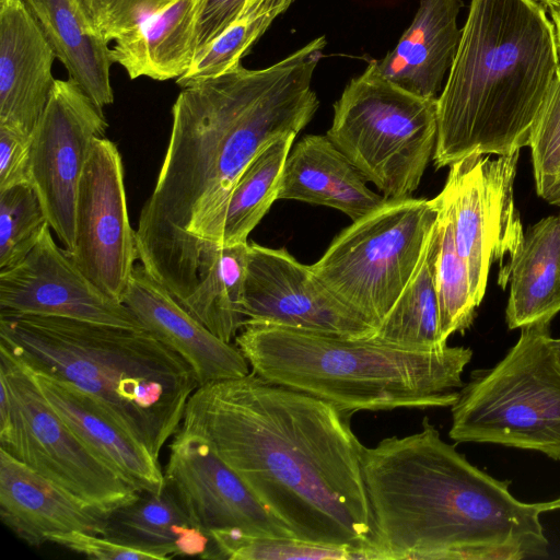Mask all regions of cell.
Instances as JSON below:
<instances>
[{"instance_id":"obj_19","label":"cell","mask_w":560,"mask_h":560,"mask_svg":"<svg viewBox=\"0 0 560 560\" xmlns=\"http://www.w3.org/2000/svg\"><path fill=\"white\" fill-rule=\"evenodd\" d=\"M0 515L23 541L39 547L73 530L105 534L106 516L0 448Z\"/></svg>"},{"instance_id":"obj_6","label":"cell","mask_w":560,"mask_h":560,"mask_svg":"<svg viewBox=\"0 0 560 560\" xmlns=\"http://www.w3.org/2000/svg\"><path fill=\"white\" fill-rule=\"evenodd\" d=\"M235 345L261 378L346 412L451 407L472 350L406 348L276 325L247 324Z\"/></svg>"},{"instance_id":"obj_11","label":"cell","mask_w":560,"mask_h":560,"mask_svg":"<svg viewBox=\"0 0 560 560\" xmlns=\"http://www.w3.org/2000/svg\"><path fill=\"white\" fill-rule=\"evenodd\" d=\"M518 152L490 158L472 152L450 165L443 191L450 200L457 250L464 259L477 305L483 299L490 267L501 269L524 231L514 206Z\"/></svg>"},{"instance_id":"obj_5","label":"cell","mask_w":560,"mask_h":560,"mask_svg":"<svg viewBox=\"0 0 560 560\" xmlns=\"http://www.w3.org/2000/svg\"><path fill=\"white\" fill-rule=\"evenodd\" d=\"M0 349L88 395L156 459L199 386L189 364L147 329L1 312Z\"/></svg>"},{"instance_id":"obj_34","label":"cell","mask_w":560,"mask_h":560,"mask_svg":"<svg viewBox=\"0 0 560 560\" xmlns=\"http://www.w3.org/2000/svg\"><path fill=\"white\" fill-rule=\"evenodd\" d=\"M537 194L560 205V69L529 133Z\"/></svg>"},{"instance_id":"obj_33","label":"cell","mask_w":560,"mask_h":560,"mask_svg":"<svg viewBox=\"0 0 560 560\" xmlns=\"http://www.w3.org/2000/svg\"><path fill=\"white\" fill-rule=\"evenodd\" d=\"M276 19L270 13L250 9L197 54L189 69L176 80L184 88L223 74L241 65V59Z\"/></svg>"},{"instance_id":"obj_36","label":"cell","mask_w":560,"mask_h":560,"mask_svg":"<svg viewBox=\"0 0 560 560\" xmlns=\"http://www.w3.org/2000/svg\"><path fill=\"white\" fill-rule=\"evenodd\" d=\"M48 541L90 559L160 560V558L152 552L129 546L117 539L101 534L73 530L69 533L51 535L48 538Z\"/></svg>"},{"instance_id":"obj_1","label":"cell","mask_w":560,"mask_h":560,"mask_svg":"<svg viewBox=\"0 0 560 560\" xmlns=\"http://www.w3.org/2000/svg\"><path fill=\"white\" fill-rule=\"evenodd\" d=\"M326 44L319 36L267 68L241 63L179 92L163 163L136 229L142 267L178 302L199 282L202 255L221 244L241 174L266 145L298 135L315 115L312 78Z\"/></svg>"},{"instance_id":"obj_15","label":"cell","mask_w":560,"mask_h":560,"mask_svg":"<svg viewBox=\"0 0 560 560\" xmlns=\"http://www.w3.org/2000/svg\"><path fill=\"white\" fill-rule=\"evenodd\" d=\"M47 225L32 250L0 270L1 312L144 329L121 302L97 288L61 249Z\"/></svg>"},{"instance_id":"obj_26","label":"cell","mask_w":560,"mask_h":560,"mask_svg":"<svg viewBox=\"0 0 560 560\" xmlns=\"http://www.w3.org/2000/svg\"><path fill=\"white\" fill-rule=\"evenodd\" d=\"M156 555L160 560L180 557L205 559L210 537L189 518L165 485L161 493L139 492L138 498L106 516L105 534Z\"/></svg>"},{"instance_id":"obj_7","label":"cell","mask_w":560,"mask_h":560,"mask_svg":"<svg viewBox=\"0 0 560 560\" xmlns=\"http://www.w3.org/2000/svg\"><path fill=\"white\" fill-rule=\"evenodd\" d=\"M549 327L550 322L521 327L501 361L471 373L451 406L450 439L537 451L560 460V359Z\"/></svg>"},{"instance_id":"obj_29","label":"cell","mask_w":560,"mask_h":560,"mask_svg":"<svg viewBox=\"0 0 560 560\" xmlns=\"http://www.w3.org/2000/svg\"><path fill=\"white\" fill-rule=\"evenodd\" d=\"M295 136L270 142L241 174L226 205L220 246L248 243L249 233L278 199L283 166Z\"/></svg>"},{"instance_id":"obj_9","label":"cell","mask_w":560,"mask_h":560,"mask_svg":"<svg viewBox=\"0 0 560 560\" xmlns=\"http://www.w3.org/2000/svg\"><path fill=\"white\" fill-rule=\"evenodd\" d=\"M436 218L434 198L385 199L342 230L312 271L377 329L412 277Z\"/></svg>"},{"instance_id":"obj_22","label":"cell","mask_w":560,"mask_h":560,"mask_svg":"<svg viewBox=\"0 0 560 560\" xmlns=\"http://www.w3.org/2000/svg\"><path fill=\"white\" fill-rule=\"evenodd\" d=\"M278 199L334 208L355 221L386 198L368 187L362 174L327 136L307 135L288 154Z\"/></svg>"},{"instance_id":"obj_41","label":"cell","mask_w":560,"mask_h":560,"mask_svg":"<svg viewBox=\"0 0 560 560\" xmlns=\"http://www.w3.org/2000/svg\"><path fill=\"white\" fill-rule=\"evenodd\" d=\"M545 508H546V512L560 510V497L552 501L545 502Z\"/></svg>"},{"instance_id":"obj_14","label":"cell","mask_w":560,"mask_h":560,"mask_svg":"<svg viewBox=\"0 0 560 560\" xmlns=\"http://www.w3.org/2000/svg\"><path fill=\"white\" fill-rule=\"evenodd\" d=\"M247 324L276 325L345 338L377 329L339 300L284 248L248 243L244 288Z\"/></svg>"},{"instance_id":"obj_8","label":"cell","mask_w":560,"mask_h":560,"mask_svg":"<svg viewBox=\"0 0 560 560\" xmlns=\"http://www.w3.org/2000/svg\"><path fill=\"white\" fill-rule=\"evenodd\" d=\"M436 98L413 95L371 60L334 105L328 139L386 199L412 197L433 156Z\"/></svg>"},{"instance_id":"obj_43","label":"cell","mask_w":560,"mask_h":560,"mask_svg":"<svg viewBox=\"0 0 560 560\" xmlns=\"http://www.w3.org/2000/svg\"><path fill=\"white\" fill-rule=\"evenodd\" d=\"M537 1L540 2L545 8L550 4L560 3V0H537Z\"/></svg>"},{"instance_id":"obj_35","label":"cell","mask_w":560,"mask_h":560,"mask_svg":"<svg viewBox=\"0 0 560 560\" xmlns=\"http://www.w3.org/2000/svg\"><path fill=\"white\" fill-rule=\"evenodd\" d=\"M108 43L175 0H80Z\"/></svg>"},{"instance_id":"obj_37","label":"cell","mask_w":560,"mask_h":560,"mask_svg":"<svg viewBox=\"0 0 560 560\" xmlns=\"http://www.w3.org/2000/svg\"><path fill=\"white\" fill-rule=\"evenodd\" d=\"M32 135L0 126V191L19 185H32Z\"/></svg>"},{"instance_id":"obj_3","label":"cell","mask_w":560,"mask_h":560,"mask_svg":"<svg viewBox=\"0 0 560 560\" xmlns=\"http://www.w3.org/2000/svg\"><path fill=\"white\" fill-rule=\"evenodd\" d=\"M369 560H523L548 556L544 502L472 465L428 418L422 430L362 452Z\"/></svg>"},{"instance_id":"obj_21","label":"cell","mask_w":560,"mask_h":560,"mask_svg":"<svg viewBox=\"0 0 560 560\" xmlns=\"http://www.w3.org/2000/svg\"><path fill=\"white\" fill-rule=\"evenodd\" d=\"M462 7L460 0H420L396 46L376 60L380 73L413 95L438 98L462 38Z\"/></svg>"},{"instance_id":"obj_18","label":"cell","mask_w":560,"mask_h":560,"mask_svg":"<svg viewBox=\"0 0 560 560\" xmlns=\"http://www.w3.org/2000/svg\"><path fill=\"white\" fill-rule=\"evenodd\" d=\"M55 58L24 0H0V126L32 135L57 80Z\"/></svg>"},{"instance_id":"obj_40","label":"cell","mask_w":560,"mask_h":560,"mask_svg":"<svg viewBox=\"0 0 560 560\" xmlns=\"http://www.w3.org/2000/svg\"><path fill=\"white\" fill-rule=\"evenodd\" d=\"M546 9L549 10L550 18H551V21L555 26L559 58H560V3L550 4V5L546 7Z\"/></svg>"},{"instance_id":"obj_25","label":"cell","mask_w":560,"mask_h":560,"mask_svg":"<svg viewBox=\"0 0 560 560\" xmlns=\"http://www.w3.org/2000/svg\"><path fill=\"white\" fill-rule=\"evenodd\" d=\"M72 79L101 108L114 102L110 48L80 0H24Z\"/></svg>"},{"instance_id":"obj_42","label":"cell","mask_w":560,"mask_h":560,"mask_svg":"<svg viewBox=\"0 0 560 560\" xmlns=\"http://www.w3.org/2000/svg\"><path fill=\"white\" fill-rule=\"evenodd\" d=\"M552 346L556 350V353L558 354V357L560 359V338H558V339L552 338Z\"/></svg>"},{"instance_id":"obj_30","label":"cell","mask_w":560,"mask_h":560,"mask_svg":"<svg viewBox=\"0 0 560 560\" xmlns=\"http://www.w3.org/2000/svg\"><path fill=\"white\" fill-rule=\"evenodd\" d=\"M440 226V248L435 265L440 336L446 345L454 332L465 331L472 323L478 306L474 300L467 266L454 237L452 207L442 190L435 198Z\"/></svg>"},{"instance_id":"obj_28","label":"cell","mask_w":560,"mask_h":560,"mask_svg":"<svg viewBox=\"0 0 560 560\" xmlns=\"http://www.w3.org/2000/svg\"><path fill=\"white\" fill-rule=\"evenodd\" d=\"M440 248V226L436 221L421 259L377 328L376 339L411 349L434 350L447 345L440 336L439 301L435 285V265Z\"/></svg>"},{"instance_id":"obj_39","label":"cell","mask_w":560,"mask_h":560,"mask_svg":"<svg viewBox=\"0 0 560 560\" xmlns=\"http://www.w3.org/2000/svg\"><path fill=\"white\" fill-rule=\"evenodd\" d=\"M293 1L294 0H247L245 11L253 8H258L265 12L278 16L283 13L293 3Z\"/></svg>"},{"instance_id":"obj_4","label":"cell","mask_w":560,"mask_h":560,"mask_svg":"<svg viewBox=\"0 0 560 560\" xmlns=\"http://www.w3.org/2000/svg\"><path fill=\"white\" fill-rule=\"evenodd\" d=\"M560 69L552 21L537 0H471L441 95L433 162L528 145Z\"/></svg>"},{"instance_id":"obj_13","label":"cell","mask_w":560,"mask_h":560,"mask_svg":"<svg viewBox=\"0 0 560 560\" xmlns=\"http://www.w3.org/2000/svg\"><path fill=\"white\" fill-rule=\"evenodd\" d=\"M70 256L97 288L122 303L138 248L127 210L121 155L105 137L93 141L80 179Z\"/></svg>"},{"instance_id":"obj_2","label":"cell","mask_w":560,"mask_h":560,"mask_svg":"<svg viewBox=\"0 0 560 560\" xmlns=\"http://www.w3.org/2000/svg\"><path fill=\"white\" fill-rule=\"evenodd\" d=\"M352 413L249 374L200 385L182 430L207 440L295 538L362 550L371 511Z\"/></svg>"},{"instance_id":"obj_12","label":"cell","mask_w":560,"mask_h":560,"mask_svg":"<svg viewBox=\"0 0 560 560\" xmlns=\"http://www.w3.org/2000/svg\"><path fill=\"white\" fill-rule=\"evenodd\" d=\"M107 127L103 108L69 78L56 80L32 132V186L50 228L69 253L74 249L80 179L93 141L105 137Z\"/></svg>"},{"instance_id":"obj_10","label":"cell","mask_w":560,"mask_h":560,"mask_svg":"<svg viewBox=\"0 0 560 560\" xmlns=\"http://www.w3.org/2000/svg\"><path fill=\"white\" fill-rule=\"evenodd\" d=\"M0 375L11 398L0 448L95 511L108 515L139 492L72 432L26 366L0 349Z\"/></svg>"},{"instance_id":"obj_16","label":"cell","mask_w":560,"mask_h":560,"mask_svg":"<svg viewBox=\"0 0 560 560\" xmlns=\"http://www.w3.org/2000/svg\"><path fill=\"white\" fill-rule=\"evenodd\" d=\"M168 448L165 485L206 534L237 529L252 535L294 537L202 436L178 429Z\"/></svg>"},{"instance_id":"obj_27","label":"cell","mask_w":560,"mask_h":560,"mask_svg":"<svg viewBox=\"0 0 560 560\" xmlns=\"http://www.w3.org/2000/svg\"><path fill=\"white\" fill-rule=\"evenodd\" d=\"M248 243L215 246L201 257L199 282L179 302L221 340L231 343L247 322L244 288Z\"/></svg>"},{"instance_id":"obj_32","label":"cell","mask_w":560,"mask_h":560,"mask_svg":"<svg viewBox=\"0 0 560 560\" xmlns=\"http://www.w3.org/2000/svg\"><path fill=\"white\" fill-rule=\"evenodd\" d=\"M49 225L32 185L0 191V270L21 261Z\"/></svg>"},{"instance_id":"obj_23","label":"cell","mask_w":560,"mask_h":560,"mask_svg":"<svg viewBox=\"0 0 560 560\" xmlns=\"http://www.w3.org/2000/svg\"><path fill=\"white\" fill-rule=\"evenodd\" d=\"M206 0H175L115 40L112 60L130 79L166 81L180 78L196 55L198 27Z\"/></svg>"},{"instance_id":"obj_20","label":"cell","mask_w":560,"mask_h":560,"mask_svg":"<svg viewBox=\"0 0 560 560\" xmlns=\"http://www.w3.org/2000/svg\"><path fill=\"white\" fill-rule=\"evenodd\" d=\"M25 366V365H24ZM51 407L81 442L138 492L165 487L159 459L112 420L88 395L51 376L28 370Z\"/></svg>"},{"instance_id":"obj_17","label":"cell","mask_w":560,"mask_h":560,"mask_svg":"<svg viewBox=\"0 0 560 560\" xmlns=\"http://www.w3.org/2000/svg\"><path fill=\"white\" fill-rule=\"evenodd\" d=\"M122 303L144 329L179 354L199 386L250 373L241 350L213 335L141 266L135 268Z\"/></svg>"},{"instance_id":"obj_38","label":"cell","mask_w":560,"mask_h":560,"mask_svg":"<svg viewBox=\"0 0 560 560\" xmlns=\"http://www.w3.org/2000/svg\"><path fill=\"white\" fill-rule=\"evenodd\" d=\"M246 4L247 0H206L198 27L196 55L234 24L243 15Z\"/></svg>"},{"instance_id":"obj_24","label":"cell","mask_w":560,"mask_h":560,"mask_svg":"<svg viewBox=\"0 0 560 560\" xmlns=\"http://www.w3.org/2000/svg\"><path fill=\"white\" fill-rule=\"evenodd\" d=\"M511 290L505 311L510 329L551 322L560 311V214L529 226L500 270L499 283Z\"/></svg>"},{"instance_id":"obj_31","label":"cell","mask_w":560,"mask_h":560,"mask_svg":"<svg viewBox=\"0 0 560 560\" xmlns=\"http://www.w3.org/2000/svg\"><path fill=\"white\" fill-rule=\"evenodd\" d=\"M208 535L210 545L205 559L366 560L362 550L352 547L315 544L294 537L252 535L237 529H213Z\"/></svg>"}]
</instances>
